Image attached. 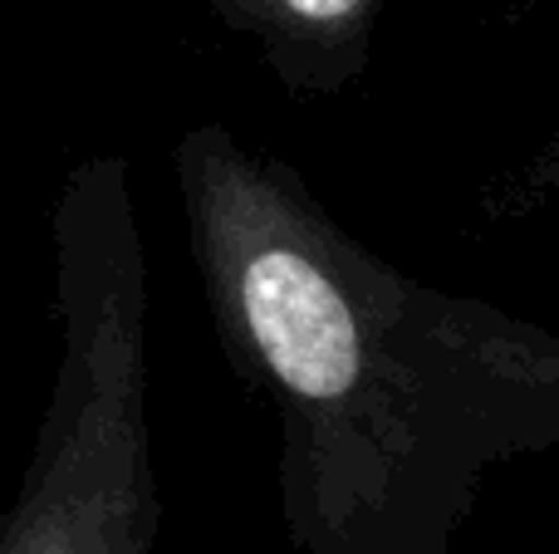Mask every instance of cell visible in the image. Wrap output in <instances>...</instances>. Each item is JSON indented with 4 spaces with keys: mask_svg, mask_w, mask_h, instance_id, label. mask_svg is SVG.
Segmentation results:
<instances>
[{
    "mask_svg": "<svg viewBox=\"0 0 559 554\" xmlns=\"http://www.w3.org/2000/svg\"><path fill=\"white\" fill-rule=\"evenodd\" d=\"M246 45L285 94L334 98L364 84L393 0H192Z\"/></svg>",
    "mask_w": 559,
    "mask_h": 554,
    "instance_id": "obj_3",
    "label": "cell"
},
{
    "mask_svg": "<svg viewBox=\"0 0 559 554\" xmlns=\"http://www.w3.org/2000/svg\"><path fill=\"white\" fill-rule=\"evenodd\" d=\"M55 363L0 554H153L163 486L147 412V245L133 167L84 153L49 202Z\"/></svg>",
    "mask_w": 559,
    "mask_h": 554,
    "instance_id": "obj_2",
    "label": "cell"
},
{
    "mask_svg": "<svg viewBox=\"0 0 559 554\" xmlns=\"http://www.w3.org/2000/svg\"><path fill=\"white\" fill-rule=\"evenodd\" d=\"M167 162L216 344L271 418L295 554H447L496 471L559 447L545 324L397 270L226 123Z\"/></svg>",
    "mask_w": 559,
    "mask_h": 554,
    "instance_id": "obj_1",
    "label": "cell"
}]
</instances>
